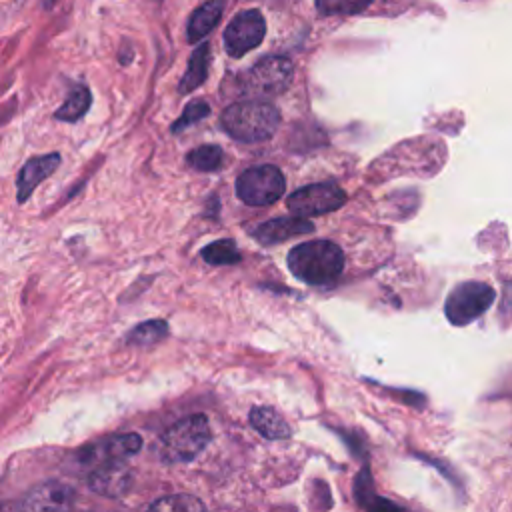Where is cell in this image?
Returning a JSON list of instances; mask_svg holds the SVG:
<instances>
[{
	"label": "cell",
	"mask_w": 512,
	"mask_h": 512,
	"mask_svg": "<svg viewBox=\"0 0 512 512\" xmlns=\"http://www.w3.org/2000/svg\"><path fill=\"white\" fill-rule=\"evenodd\" d=\"M286 262L298 280L310 286H322L334 282L342 274L344 252L330 240H310L294 246L288 252Z\"/></svg>",
	"instance_id": "1"
},
{
	"label": "cell",
	"mask_w": 512,
	"mask_h": 512,
	"mask_svg": "<svg viewBox=\"0 0 512 512\" xmlns=\"http://www.w3.org/2000/svg\"><path fill=\"white\" fill-rule=\"evenodd\" d=\"M280 126V112L264 100H244L230 104L222 112V128L240 142L268 140Z\"/></svg>",
	"instance_id": "2"
},
{
	"label": "cell",
	"mask_w": 512,
	"mask_h": 512,
	"mask_svg": "<svg viewBox=\"0 0 512 512\" xmlns=\"http://www.w3.org/2000/svg\"><path fill=\"white\" fill-rule=\"evenodd\" d=\"M210 442V422L204 414H192L170 428L158 438L156 452L168 464L194 460Z\"/></svg>",
	"instance_id": "3"
},
{
	"label": "cell",
	"mask_w": 512,
	"mask_h": 512,
	"mask_svg": "<svg viewBox=\"0 0 512 512\" xmlns=\"http://www.w3.org/2000/svg\"><path fill=\"white\" fill-rule=\"evenodd\" d=\"M294 78V64L286 56H264L242 76L238 92L248 98H270L288 90Z\"/></svg>",
	"instance_id": "4"
},
{
	"label": "cell",
	"mask_w": 512,
	"mask_h": 512,
	"mask_svg": "<svg viewBox=\"0 0 512 512\" xmlns=\"http://www.w3.org/2000/svg\"><path fill=\"white\" fill-rule=\"evenodd\" d=\"M496 292L486 282L468 280L452 288L444 302V314L450 324L466 326L480 318L494 302Z\"/></svg>",
	"instance_id": "5"
},
{
	"label": "cell",
	"mask_w": 512,
	"mask_h": 512,
	"mask_svg": "<svg viewBox=\"0 0 512 512\" xmlns=\"http://www.w3.org/2000/svg\"><path fill=\"white\" fill-rule=\"evenodd\" d=\"M284 174L272 164L244 170L236 180V194L248 206L274 204L284 194Z\"/></svg>",
	"instance_id": "6"
},
{
	"label": "cell",
	"mask_w": 512,
	"mask_h": 512,
	"mask_svg": "<svg viewBox=\"0 0 512 512\" xmlns=\"http://www.w3.org/2000/svg\"><path fill=\"white\" fill-rule=\"evenodd\" d=\"M288 210L300 218L320 216L346 204V192L334 182H316L292 192L286 200Z\"/></svg>",
	"instance_id": "7"
},
{
	"label": "cell",
	"mask_w": 512,
	"mask_h": 512,
	"mask_svg": "<svg viewBox=\"0 0 512 512\" xmlns=\"http://www.w3.org/2000/svg\"><path fill=\"white\" fill-rule=\"evenodd\" d=\"M266 34V22L260 10L250 8L238 12L224 30V48L228 56L240 58L252 48H256Z\"/></svg>",
	"instance_id": "8"
},
{
	"label": "cell",
	"mask_w": 512,
	"mask_h": 512,
	"mask_svg": "<svg viewBox=\"0 0 512 512\" xmlns=\"http://www.w3.org/2000/svg\"><path fill=\"white\" fill-rule=\"evenodd\" d=\"M140 448H142V438L134 432H128V434L110 436L90 446H84L78 454V460L82 464H90L92 468L108 462H126Z\"/></svg>",
	"instance_id": "9"
},
{
	"label": "cell",
	"mask_w": 512,
	"mask_h": 512,
	"mask_svg": "<svg viewBox=\"0 0 512 512\" xmlns=\"http://www.w3.org/2000/svg\"><path fill=\"white\" fill-rule=\"evenodd\" d=\"M74 496L72 486L58 480H46L22 498L20 512H72Z\"/></svg>",
	"instance_id": "10"
},
{
	"label": "cell",
	"mask_w": 512,
	"mask_h": 512,
	"mask_svg": "<svg viewBox=\"0 0 512 512\" xmlns=\"http://www.w3.org/2000/svg\"><path fill=\"white\" fill-rule=\"evenodd\" d=\"M88 486L96 494L120 498L132 486V470L126 462H108L94 466L88 476Z\"/></svg>",
	"instance_id": "11"
},
{
	"label": "cell",
	"mask_w": 512,
	"mask_h": 512,
	"mask_svg": "<svg viewBox=\"0 0 512 512\" xmlns=\"http://www.w3.org/2000/svg\"><path fill=\"white\" fill-rule=\"evenodd\" d=\"M314 230V224L308 222L306 218H300V216H282V218H274V220H268L264 224H260L256 230H254V238L264 244V246H270V244H280L288 238H294V236H300V234H308Z\"/></svg>",
	"instance_id": "12"
},
{
	"label": "cell",
	"mask_w": 512,
	"mask_h": 512,
	"mask_svg": "<svg viewBox=\"0 0 512 512\" xmlns=\"http://www.w3.org/2000/svg\"><path fill=\"white\" fill-rule=\"evenodd\" d=\"M60 164V154H44V156H36L32 160H28L16 180V188H18V202H26L28 196L36 190V186L48 178Z\"/></svg>",
	"instance_id": "13"
},
{
	"label": "cell",
	"mask_w": 512,
	"mask_h": 512,
	"mask_svg": "<svg viewBox=\"0 0 512 512\" xmlns=\"http://www.w3.org/2000/svg\"><path fill=\"white\" fill-rule=\"evenodd\" d=\"M250 424L268 440H284L292 434L288 422L270 406H254L250 410Z\"/></svg>",
	"instance_id": "14"
},
{
	"label": "cell",
	"mask_w": 512,
	"mask_h": 512,
	"mask_svg": "<svg viewBox=\"0 0 512 512\" xmlns=\"http://www.w3.org/2000/svg\"><path fill=\"white\" fill-rule=\"evenodd\" d=\"M354 496H356L358 504H360L366 512H402V508H398L392 500L382 498V496L376 494L368 466H364L362 472L356 476V482H354Z\"/></svg>",
	"instance_id": "15"
},
{
	"label": "cell",
	"mask_w": 512,
	"mask_h": 512,
	"mask_svg": "<svg viewBox=\"0 0 512 512\" xmlns=\"http://www.w3.org/2000/svg\"><path fill=\"white\" fill-rule=\"evenodd\" d=\"M222 12H224V0H208L202 6H198L188 20V30H186L188 40L190 42L202 40L218 24Z\"/></svg>",
	"instance_id": "16"
},
{
	"label": "cell",
	"mask_w": 512,
	"mask_h": 512,
	"mask_svg": "<svg viewBox=\"0 0 512 512\" xmlns=\"http://www.w3.org/2000/svg\"><path fill=\"white\" fill-rule=\"evenodd\" d=\"M208 66H210V44L202 42L188 60L186 72L178 84V92L180 94H188L192 90H196L208 76Z\"/></svg>",
	"instance_id": "17"
},
{
	"label": "cell",
	"mask_w": 512,
	"mask_h": 512,
	"mask_svg": "<svg viewBox=\"0 0 512 512\" xmlns=\"http://www.w3.org/2000/svg\"><path fill=\"white\" fill-rule=\"evenodd\" d=\"M90 104H92L90 90L84 84H76L70 90V94L66 96L64 104L54 112V116L58 120H64V122H76V120H80L88 112Z\"/></svg>",
	"instance_id": "18"
},
{
	"label": "cell",
	"mask_w": 512,
	"mask_h": 512,
	"mask_svg": "<svg viewBox=\"0 0 512 512\" xmlns=\"http://www.w3.org/2000/svg\"><path fill=\"white\" fill-rule=\"evenodd\" d=\"M146 512H206V508L192 494H170L154 500Z\"/></svg>",
	"instance_id": "19"
},
{
	"label": "cell",
	"mask_w": 512,
	"mask_h": 512,
	"mask_svg": "<svg viewBox=\"0 0 512 512\" xmlns=\"http://www.w3.org/2000/svg\"><path fill=\"white\" fill-rule=\"evenodd\" d=\"M186 162L194 168V170H200V172H214L222 166L224 162V152L218 144H202L194 150L188 152L186 156Z\"/></svg>",
	"instance_id": "20"
},
{
	"label": "cell",
	"mask_w": 512,
	"mask_h": 512,
	"mask_svg": "<svg viewBox=\"0 0 512 512\" xmlns=\"http://www.w3.org/2000/svg\"><path fill=\"white\" fill-rule=\"evenodd\" d=\"M202 260H206L212 266H224V264H238L242 260V254L236 250V244L228 238L210 242L200 252Z\"/></svg>",
	"instance_id": "21"
},
{
	"label": "cell",
	"mask_w": 512,
	"mask_h": 512,
	"mask_svg": "<svg viewBox=\"0 0 512 512\" xmlns=\"http://www.w3.org/2000/svg\"><path fill=\"white\" fill-rule=\"evenodd\" d=\"M168 334V324L164 320H148L138 324L132 332H128L126 342L134 346H150L162 340Z\"/></svg>",
	"instance_id": "22"
},
{
	"label": "cell",
	"mask_w": 512,
	"mask_h": 512,
	"mask_svg": "<svg viewBox=\"0 0 512 512\" xmlns=\"http://www.w3.org/2000/svg\"><path fill=\"white\" fill-rule=\"evenodd\" d=\"M372 0H316V8L322 16L332 14H358L366 10Z\"/></svg>",
	"instance_id": "23"
},
{
	"label": "cell",
	"mask_w": 512,
	"mask_h": 512,
	"mask_svg": "<svg viewBox=\"0 0 512 512\" xmlns=\"http://www.w3.org/2000/svg\"><path fill=\"white\" fill-rule=\"evenodd\" d=\"M210 114V106L204 102V100H192V102H188L186 104V108H184V112L180 114V118L172 124V132L174 134H178V132H182V130H186L188 126H192V124H196L198 120H202L204 116H208Z\"/></svg>",
	"instance_id": "24"
}]
</instances>
